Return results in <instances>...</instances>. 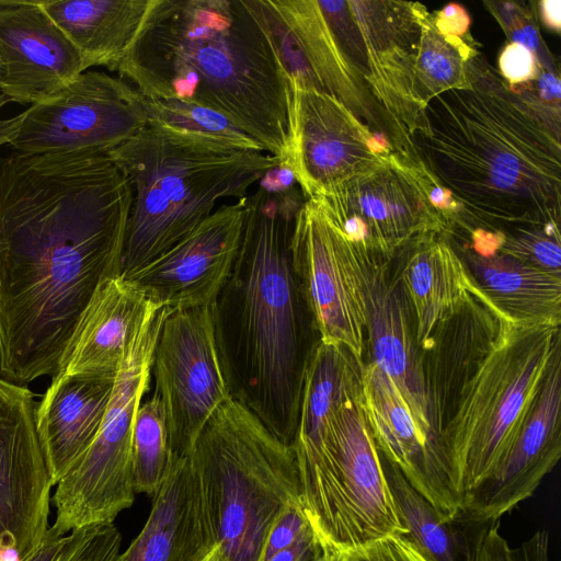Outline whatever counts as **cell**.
Returning <instances> with one entry per match:
<instances>
[{
    "label": "cell",
    "instance_id": "8",
    "mask_svg": "<svg viewBox=\"0 0 561 561\" xmlns=\"http://www.w3.org/2000/svg\"><path fill=\"white\" fill-rule=\"evenodd\" d=\"M295 456L300 503L322 549L341 551L407 536L363 399L334 412L318 448Z\"/></svg>",
    "mask_w": 561,
    "mask_h": 561
},
{
    "label": "cell",
    "instance_id": "14",
    "mask_svg": "<svg viewBox=\"0 0 561 561\" xmlns=\"http://www.w3.org/2000/svg\"><path fill=\"white\" fill-rule=\"evenodd\" d=\"M151 376L172 456L187 457L208 421L232 397L213 306L169 310L153 350Z\"/></svg>",
    "mask_w": 561,
    "mask_h": 561
},
{
    "label": "cell",
    "instance_id": "36",
    "mask_svg": "<svg viewBox=\"0 0 561 561\" xmlns=\"http://www.w3.org/2000/svg\"><path fill=\"white\" fill-rule=\"evenodd\" d=\"M333 552L335 561H430L409 538L394 535Z\"/></svg>",
    "mask_w": 561,
    "mask_h": 561
},
{
    "label": "cell",
    "instance_id": "31",
    "mask_svg": "<svg viewBox=\"0 0 561 561\" xmlns=\"http://www.w3.org/2000/svg\"><path fill=\"white\" fill-rule=\"evenodd\" d=\"M145 105L148 124L162 126L222 148L264 151L259 142L211 108L179 100L146 98Z\"/></svg>",
    "mask_w": 561,
    "mask_h": 561
},
{
    "label": "cell",
    "instance_id": "39",
    "mask_svg": "<svg viewBox=\"0 0 561 561\" xmlns=\"http://www.w3.org/2000/svg\"><path fill=\"white\" fill-rule=\"evenodd\" d=\"M432 20L442 34L461 38L471 37L469 33L470 16L466 9L458 3H448L442 10L432 13Z\"/></svg>",
    "mask_w": 561,
    "mask_h": 561
},
{
    "label": "cell",
    "instance_id": "37",
    "mask_svg": "<svg viewBox=\"0 0 561 561\" xmlns=\"http://www.w3.org/2000/svg\"><path fill=\"white\" fill-rule=\"evenodd\" d=\"M499 73L510 87L530 83L539 77L542 67L535 53L517 43L506 44L499 56Z\"/></svg>",
    "mask_w": 561,
    "mask_h": 561
},
{
    "label": "cell",
    "instance_id": "27",
    "mask_svg": "<svg viewBox=\"0 0 561 561\" xmlns=\"http://www.w3.org/2000/svg\"><path fill=\"white\" fill-rule=\"evenodd\" d=\"M156 0H41L79 50L87 69L112 71L128 53Z\"/></svg>",
    "mask_w": 561,
    "mask_h": 561
},
{
    "label": "cell",
    "instance_id": "1",
    "mask_svg": "<svg viewBox=\"0 0 561 561\" xmlns=\"http://www.w3.org/2000/svg\"><path fill=\"white\" fill-rule=\"evenodd\" d=\"M133 202L108 153L0 156V375L55 377L98 287L121 275Z\"/></svg>",
    "mask_w": 561,
    "mask_h": 561
},
{
    "label": "cell",
    "instance_id": "22",
    "mask_svg": "<svg viewBox=\"0 0 561 561\" xmlns=\"http://www.w3.org/2000/svg\"><path fill=\"white\" fill-rule=\"evenodd\" d=\"M148 518L115 561H204L217 545L190 457L174 459Z\"/></svg>",
    "mask_w": 561,
    "mask_h": 561
},
{
    "label": "cell",
    "instance_id": "46",
    "mask_svg": "<svg viewBox=\"0 0 561 561\" xmlns=\"http://www.w3.org/2000/svg\"><path fill=\"white\" fill-rule=\"evenodd\" d=\"M204 561H229L217 543Z\"/></svg>",
    "mask_w": 561,
    "mask_h": 561
},
{
    "label": "cell",
    "instance_id": "34",
    "mask_svg": "<svg viewBox=\"0 0 561 561\" xmlns=\"http://www.w3.org/2000/svg\"><path fill=\"white\" fill-rule=\"evenodd\" d=\"M484 525L466 548V561H550L548 530H537L520 546L512 548L501 535L499 522Z\"/></svg>",
    "mask_w": 561,
    "mask_h": 561
},
{
    "label": "cell",
    "instance_id": "28",
    "mask_svg": "<svg viewBox=\"0 0 561 561\" xmlns=\"http://www.w3.org/2000/svg\"><path fill=\"white\" fill-rule=\"evenodd\" d=\"M364 367L363 358L346 346L317 340L304 376L295 454L318 448L334 412L363 399Z\"/></svg>",
    "mask_w": 561,
    "mask_h": 561
},
{
    "label": "cell",
    "instance_id": "47",
    "mask_svg": "<svg viewBox=\"0 0 561 561\" xmlns=\"http://www.w3.org/2000/svg\"><path fill=\"white\" fill-rule=\"evenodd\" d=\"M316 561H335V553L331 550L322 549V554Z\"/></svg>",
    "mask_w": 561,
    "mask_h": 561
},
{
    "label": "cell",
    "instance_id": "17",
    "mask_svg": "<svg viewBox=\"0 0 561 561\" xmlns=\"http://www.w3.org/2000/svg\"><path fill=\"white\" fill-rule=\"evenodd\" d=\"M289 87L288 144L279 164L291 170L306 199L321 197L394 152L334 98Z\"/></svg>",
    "mask_w": 561,
    "mask_h": 561
},
{
    "label": "cell",
    "instance_id": "26",
    "mask_svg": "<svg viewBox=\"0 0 561 561\" xmlns=\"http://www.w3.org/2000/svg\"><path fill=\"white\" fill-rule=\"evenodd\" d=\"M151 300L122 275L95 290L77 325L59 373L115 379Z\"/></svg>",
    "mask_w": 561,
    "mask_h": 561
},
{
    "label": "cell",
    "instance_id": "6",
    "mask_svg": "<svg viewBox=\"0 0 561 561\" xmlns=\"http://www.w3.org/2000/svg\"><path fill=\"white\" fill-rule=\"evenodd\" d=\"M188 457L227 559L261 561L276 518L290 506L302 507L293 447L231 397L208 421Z\"/></svg>",
    "mask_w": 561,
    "mask_h": 561
},
{
    "label": "cell",
    "instance_id": "45",
    "mask_svg": "<svg viewBox=\"0 0 561 561\" xmlns=\"http://www.w3.org/2000/svg\"><path fill=\"white\" fill-rule=\"evenodd\" d=\"M8 102H11V100L0 92V108ZM20 119L21 114L10 118H0V146L8 144L10 137L20 123Z\"/></svg>",
    "mask_w": 561,
    "mask_h": 561
},
{
    "label": "cell",
    "instance_id": "3",
    "mask_svg": "<svg viewBox=\"0 0 561 561\" xmlns=\"http://www.w3.org/2000/svg\"><path fill=\"white\" fill-rule=\"evenodd\" d=\"M116 71L146 99L222 114L284 161L290 87L254 0H156Z\"/></svg>",
    "mask_w": 561,
    "mask_h": 561
},
{
    "label": "cell",
    "instance_id": "4",
    "mask_svg": "<svg viewBox=\"0 0 561 561\" xmlns=\"http://www.w3.org/2000/svg\"><path fill=\"white\" fill-rule=\"evenodd\" d=\"M296 187L243 198L244 222L229 279L213 308L231 396L293 445L306 366L317 340L290 257Z\"/></svg>",
    "mask_w": 561,
    "mask_h": 561
},
{
    "label": "cell",
    "instance_id": "13",
    "mask_svg": "<svg viewBox=\"0 0 561 561\" xmlns=\"http://www.w3.org/2000/svg\"><path fill=\"white\" fill-rule=\"evenodd\" d=\"M428 171L396 152L314 201L357 248L390 262L415 238L449 231L426 196Z\"/></svg>",
    "mask_w": 561,
    "mask_h": 561
},
{
    "label": "cell",
    "instance_id": "12",
    "mask_svg": "<svg viewBox=\"0 0 561 561\" xmlns=\"http://www.w3.org/2000/svg\"><path fill=\"white\" fill-rule=\"evenodd\" d=\"M289 83L325 93L348 108L401 157L412 142L353 68L317 0H254Z\"/></svg>",
    "mask_w": 561,
    "mask_h": 561
},
{
    "label": "cell",
    "instance_id": "40",
    "mask_svg": "<svg viewBox=\"0 0 561 561\" xmlns=\"http://www.w3.org/2000/svg\"><path fill=\"white\" fill-rule=\"evenodd\" d=\"M322 554V548L309 527L293 543L273 554L266 561H316Z\"/></svg>",
    "mask_w": 561,
    "mask_h": 561
},
{
    "label": "cell",
    "instance_id": "20",
    "mask_svg": "<svg viewBox=\"0 0 561 561\" xmlns=\"http://www.w3.org/2000/svg\"><path fill=\"white\" fill-rule=\"evenodd\" d=\"M83 71L84 61L38 0H0V92L37 103Z\"/></svg>",
    "mask_w": 561,
    "mask_h": 561
},
{
    "label": "cell",
    "instance_id": "7",
    "mask_svg": "<svg viewBox=\"0 0 561 561\" xmlns=\"http://www.w3.org/2000/svg\"><path fill=\"white\" fill-rule=\"evenodd\" d=\"M559 345L560 327L500 317L497 332L458 393L439 437L461 507L510 454Z\"/></svg>",
    "mask_w": 561,
    "mask_h": 561
},
{
    "label": "cell",
    "instance_id": "24",
    "mask_svg": "<svg viewBox=\"0 0 561 561\" xmlns=\"http://www.w3.org/2000/svg\"><path fill=\"white\" fill-rule=\"evenodd\" d=\"M115 379L59 373L35 408V424L55 486L94 440Z\"/></svg>",
    "mask_w": 561,
    "mask_h": 561
},
{
    "label": "cell",
    "instance_id": "33",
    "mask_svg": "<svg viewBox=\"0 0 561 561\" xmlns=\"http://www.w3.org/2000/svg\"><path fill=\"white\" fill-rule=\"evenodd\" d=\"M560 229L533 227L503 232L497 251L538 271L561 276Z\"/></svg>",
    "mask_w": 561,
    "mask_h": 561
},
{
    "label": "cell",
    "instance_id": "11",
    "mask_svg": "<svg viewBox=\"0 0 561 561\" xmlns=\"http://www.w3.org/2000/svg\"><path fill=\"white\" fill-rule=\"evenodd\" d=\"M290 257L318 340L363 358L365 277L374 256L350 241L314 199H306L293 224Z\"/></svg>",
    "mask_w": 561,
    "mask_h": 561
},
{
    "label": "cell",
    "instance_id": "18",
    "mask_svg": "<svg viewBox=\"0 0 561 561\" xmlns=\"http://www.w3.org/2000/svg\"><path fill=\"white\" fill-rule=\"evenodd\" d=\"M243 198L215 209L170 249L122 276L169 310L214 306L239 252Z\"/></svg>",
    "mask_w": 561,
    "mask_h": 561
},
{
    "label": "cell",
    "instance_id": "32",
    "mask_svg": "<svg viewBox=\"0 0 561 561\" xmlns=\"http://www.w3.org/2000/svg\"><path fill=\"white\" fill-rule=\"evenodd\" d=\"M131 460L135 492L153 496L174 460L164 409L156 394L138 408L133 428Z\"/></svg>",
    "mask_w": 561,
    "mask_h": 561
},
{
    "label": "cell",
    "instance_id": "16",
    "mask_svg": "<svg viewBox=\"0 0 561 561\" xmlns=\"http://www.w3.org/2000/svg\"><path fill=\"white\" fill-rule=\"evenodd\" d=\"M33 392L0 375V561H23L49 530L51 479Z\"/></svg>",
    "mask_w": 561,
    "mask_h": 561
},
{
    "label": "cell",
    "instance_id": "30",
    "mask_svg": "<svg viewBox=\"0 0 561 561\" xmlns=\"http://www.w3.org/2000/svg\"><path fill=\"white\" fill-rule=\"evenodd\" d=\"M399 518L407 538L430 561H466L450 524H444L436 510L404 479L401 472L382 461Z\"/></svg>",
    "mask_w": 561,
    "mask_h": 561
},
{
    "label": "cell",
    "instance_id": "10",
    "mask_svg": "<svg viewBox=\"0 0 561 561\" xmlns=\"http://www.w3.org/2000/svg\"><path fill=\"white\" fill-rule=\"evenodd\" d=\"M318 3L353 68L411 141L425 128L424 108L414 93V67L422 25L430 14L426 7L399 0Z\"/></svg>",
    "mask_w": 561,
    "mask_h": 561
},
{
    "label": "cell",
    "instance_id": "44",
    "mask_svg": "<svg viewBox=\"0 0 561 561\" xmlns=\"http://www.w3.org/2000/svg\"><path fill=\"white\" fill-rule=\"evenodd\" d=\"M65 538L66 536L55 538L47 533L42 547L34 554L23 561H54L64 546Z\"/></svg>",
    "mask_w": 561,
    "mask_h": 561
},
{
    "label": "cell",
    "instance_id": "2",
    "mask_svg": "<svg viewBox=\"0 0 561 561\" xmlns=\"http://www.w3.org/2000/svg\"><path fill=\"white\" fill-rule=\"evenodd\" d=\"M468 83L433 98L412 145L459 204L463 226L508 232L560 226L561 105L510 87L478 51Z\"/></svg>",
    "mask_w": 561,
    "mask_h": 561
},
{
    "label": "cell",
    "instance_id": "25",
    "mask_svg": "<svg viewBox=\"0 0 561 561\" xmlns=\"http://www.w3.org/2000/svg\"><path fill=\"white\" fill-rule=\"evenodd\" d=\"M440 236H420L399 252L396 278L410 307L422 352L437 329L465 307L472 289L461 256Z\"/></svg>",
    "mask_w": 561,
    "mask_h": 561
},
{
    "label": "cell",
    "instance_id": "15",
    "mask_svg": "<svg viewBox=\"0 0 561 561\" xmlns=\"http://www.w3.org/2000/svg\"><path fill=\"white\" fill-rule=\"evenodd\" d=\"M148 123L145 98L134 87L122 78L87 70L21 113L8 144L27 154L108 153Z\"/></svg>",
    "mask_w": 561,
    "mask_h": 561
},
{
    "label": "cell",
    "instance_id": "41",
    "mask_svg": "<svg viewBox=\"0 0 561 561\" xmlns=\"http://www.w3.org/2000/svg\"><path fill=\"white\" fill-rule=\"evenodd\" d=\"M526 85L541 100L560 104L561 85L559 73L542 69L537 80Z\"/></svg>",
    "mask_w": 561,
    "mask_h": 561
},
{
    "label": "cell",
    "instance_id": "9",
    "mask_svg": "<svg viewBox=\"0 0 561 561\" xmlns=\"http://www.w3.org/2000/svg\"><path fill=\"white\" fill-rule=\"evenodd\" d=\"M168 312L164 306L149 305L127 346L94 440L55 485L56 517L48 530L55 538L112 524L133 505L134 422L149 387L153 350Z\"/></svg>",
    "mask_w": 561,
    "mask_h": 561
},
{
    "label": "cell",
    "instance_id": "38",
    "mask_svg": "<svg viewBox=\"0 0 561 561\" xmlns=\"http://www.w3.org/2000/svg\"><path fill=\"white\" fill-rule=\"evenodd\" d=\"M310 527L308 519L300 506L286 508L271 527L261 557L266 561L273 554L293 543Z\"/></svg>",
    "mask_w": 561,
    "mask_h": 561
},
{
    "label": "cell",
    "instance_id": "29",
    "mask_svg": "<svg viewBox=\"0 0 561 561\" xmlns=\"http://www.w3.org/2000/svg\"><path fill=\"white\" fill-rule=\"evenodd\" d=\"M479 50L472 37L445 35L425 19L417 44L414 93L423 108L435 96L468 83L467 64Z\"/></svg>",
    "mask_w": 561,
    "mask_h": 561
},
{
    "label": "cell",
    "instance_id": "5",
    "mask_svg": "<svg viewBox=\"0 0 561 561\" xmlns=\"http://www.w3.org/2000/svg\"><path fill=\"white\" fill-rule=\"evenodd\" d=\"M108 156L133 194L121 275L183 239L215 211L218 201L248 196L278 164L264 151L222 148L153 124Z\"/></svg>",
    "mask_w": 561,
    "mask_h": 561
},
{
    "label": "cell",
    "instance_id": "19",
    "mask_svg": "<svg viewBox=\"0 0 561 561\" xmlns=\"http://www.w3.org/2000/svg\"><path fill=\"white\" fill-rule=\"evenodd\" d=\"M561 456V345L550 360L530 414L497 470L462 503L477 524L499 522L529 499Z\"/></svg>",
    "mask_w": 561,
    "mask_h": 561
},
{
    "label": "cell",
    "instance_id": "43",
    "mask_svg": "<svg viewBox=\"0 0 561 561\" xmlns=\"http://www.w3.org/2000/svg\"><path fill=\"white\" fill-rule=\"evenodd\" d=\"M537 10L543 25L559 34L561 31V1L541 0L538 2Z\"/></svg>",
    "mask_w": 561,
    "mask_h": 561
},
{
    "label": "cell",
    "instance_id": "23",
    "mask_svg": "<svg viewBox=\"0 0 561 561\" xmlns=\"http://www.w3.org/2000/svg\"><path fill=\"white\" fill-rule=\"evenodd\" d=\"M501 233L470 231L462 261L474 290L502 317L520 324H561V276L533 268L497 251Z\"/></svg>",
    "mask_w": 561,
    "mask_h": 561
},
{
    "label": "cell",
    "instance_id": "42",
    "mask_svg": "<svg viewBox=\"0 0 561 561\" xmlns=\"http://www.w3.org/2000/svg\"><path fill=\"white\" fill-rule=\"evenodd\" d=\"M296 183L295 176L289 168L277 164L259 182V187L270 193H283L294 187Z\"/></svg>",
    "mask_w": 561,
    "mask_h": 561
},
{
    "label": "cell",
    "instance_id": "21",
    "mask_svg": "<svg viewBox=\"0 0 561 561\" xmlns=\"http://www.w3.org/2000/svg\"><path fill=\"white\" fill-rule=\"evenodd\" d=\"M365 300L371 362L391 378L419 428L446 459L432 432L423 352L416 343L412 313L396 276H390L389 262L369 260Z\"/></svg>",
    "mask_w": 561,
    "mask_h": 561
},
{
    "label": "cell",
    "instance_id": "35",
    "mask_svg": "<svg viewBox=\"0 0 561 561\" xmlns=\"http://www.w3.org/2000/svg\"><path fill=\"white\" fill-rule=\"evenodd\" d=\"M483 4L497 21L510 43L526 46L536 54L542 69L559 73L553 57L540 36L534 2L483 1Z\"/></svg>",
    "mask_w": 561,
    "mask_h": 561
}]
</instances>
